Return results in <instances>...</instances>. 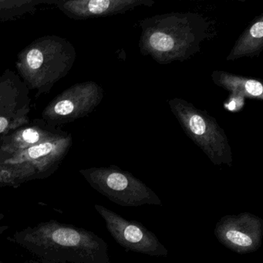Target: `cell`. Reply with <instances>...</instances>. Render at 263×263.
<instances>
[{
  "instance_id": "cell-1",
  "label": "cell",
  "mask_w": 263,
  "mask_h": 263,
  "mask_svg": "<svg viewBox=\"0 0 263 263\" xmlns=\"http://www.w3.org/2000/svg\"><path fill=\"white\" fill-rule=\"evenodd\" d=\"M8 240L41 259L58 263H110L107 242L93 232L55 220L17 231Z\"/></svg>"
},
{
  "instance_id": "cell-2",
  "label": "cell",
  "mask_w": 263,
  "mask_h": 263,
  "mask_svg": "<svg viewBox=\"0 0 263 263\" xmlns=\"http://www.w3.org/2000/svg\"><path fill=\"white\" fill-rule=\"evenodd\" d=\"M140 52L159 64L184 61L201 50L209 23L196 13H169L140 21Z\"/></svg>"
},
{
  "instance_id": "cell-3",
  "label": "cell",
  "mask_w": 263,
  "mask_h": 263,
  "mask_svg": "<svg viewBox=\"0 0 263 263\" xmlns=\"http://www.w3.org/2000/svg\"><path fill=\"white\" fill-rule=\"evenodd\" d=\"M169 107L185 135L205 154L215 165L232 167V147L216 119L182 98L167 101Z\"/></svg>"
},
{
  "instance_id": "cell-4",
  "label": "cell",
  "mask_w": 263,
  "mask_h": 263,
  "mask_svg": "<svg viewBox=\"0 0 263 263\" xmlns=\"http://www.w3.org/2000/svg\"><path fill=\"white\" fill-rule=\"evenodd\" d=\"M97 192L122 207L162 205L158 195L130 172L117 166L82 172Z\"/></svg>"
},
{
  "instance_id": "cell-5",
  "label": "cell",
  "mask_w": 263,
  "mask_h": 263,
  "mask_svg": "<svg viewBox=\"0 0 263 263\" xmlns=\"http://www.w3.org/2000/svg\"><path fill=\"white\" fill-rule=\"evenodd\" d=\"M95 208L105 221L112 238L126 251L155 257L168 255V251L158 237L141 223L126 219L101 204H95Z\"/></svg>"
},
{
  "instance_id": "cell-6",
  "label": "cell",
  "mask_w": 263,
  "mask_h": 263,
  "mask_svg": "<svg viewBox=\"0 0 263 263\" xmlns=\"http://www.w3.org/2000/svg\"><path fill=\"white\" fill-rule=\"evenodd\" d=\"M214 234L230 250L238 254L252 253L262 243L263 220L249 212L226 215L217 222Z\"/></svg>"
},
{
  "instance_id": "cell-7",
  "label": "cell",
  "mask_w": 263,
  "mask_h": 263,
  "mask_svg": "<svg viewBox=\"0 0 263 263\" xmlns=\"http://www.w3.org/2000/svg\"><path fill=\"white\" fill-rule=\"evenodd\" d=\"M212 78L217 86L228 90L232 95H240L246 99L263 101V84L258 80L245 78L221 70L212 72Z\"/></svg>"
},
{
  "instance_id": "cell-8",
  "label": "cell",
  "mask_w": 263,
  "mask_h": 263,
  "mask_svg": "<svg viewBox=\"0 0 263 263\" xmlns=\"http://www.w3.org/2000/svg\"><path fill=\"white\" fill-rule=\"evenodd\" d=\"M263 50V13L255 18L252 24L241 33L232 47L226 61L241 58L258 57Z\"/></svg>"
},
{
  "instance_id": "cell-9",
  "label": "cell",
  "mask_w": 263,
  "mask_h": 263,
  "mask_svg": "<svg viewBox=\"0 0 263 263\" xmlns=\"http://www.w3.org/2000/svg\"><path fill=\"white\" fill-rule=\"evenodd\" d=\"M53 148V144L49 142L44 143V144L30 147L27 155L30 159L37 160L48 155L52 152Z\"/></svg>"
},
{
  "instance_id": "cell-10",
  "label": "cell",
  "mask_w": 263,
  "mask_h": 263,
  "mask_svg": "<svg viewBox=\"0 0 263 263\" xmlns=\"http://www.w3.org/2000/svg\"><path fill=\"white\" fill-rule=\"evenodd\" d=\"M246 104V98L240 95L230 93L224 107L229 112H239Z\"/></svg>"
},
{
  "instance_id": "cell-11",
  "label": "cell",
  "mask_w": 263,
  "mask_h": 263,
  "mask_svg": "<svg viewBox=\"0 0 263 263\" xmlns=\"http://www.w3.org/2000/svg\"><path fill=\"white\" fill-rule=\"evenodd\" d=\"M27 60L29 67L33 70H36L40 68L44 63V55L41 50L33 49L27 53Z\"/></svg>"
},
{
  "instance_id": "cell-12",
  "label": "cell",
  "mask_w": 263,
  "mask_h": 263,
  "mask_svg": "<svg viewBox=\"0 0 263 263\" xmlns=\"http://www.w3.org/2000/svg\"><path fill=\"white\" fill-rule=\"evenodd\" d=\"M74 110V104L69 100L60 101L55 105L54 111L61 116L70 115Z\"/></svg>"
},
{
  "instance_id": "cell-13",
  "label": "cell",
  "mask_w": 263,
  "mask_h": 263,
  "mask_svg": "<svg viewBox=\"0 0 263 263\" xmlns=\"http://www.w3.org/2000/svg\"><path fill=\"white\" fill-rule=\"evenodd\" d=\"M23 138L28 143H36L39 140L40 135L34 129L29 128L23 132Z\"/></svg>"
},
{
  "instance_id": "cell-14",
  "label": "cell",
  "mask_w": 263,
  "mask_h": 263,
  "mask_svg": "<svg viewBox=\"0 0 263 263\" xmlns=\"http://www.w3.org/2000/svg\"><path fill=\"white\" fill-rule=\"evenodd\" d=\"M7 126H8V121L5 118L0 117V133L6 130Z\"/></svg>"
},
{
  "instance_id": "cell-15",
  "label": "cell",
  "mask_w": 263,
  "mask_h": 263,
  "mask_svg": "<svg viewBox=\"0 0 263 263\" xmlns=\"http://www.w3.org/2000/svg\"><path fill=\"white\" fill-rule=\"evenodd\" d=\"M4 218H5V215H4V213H2V212H0V221H2ZM8 229V226H5V224L2 226V224H1V226H0V235L4 234V232H5Z\"/></svg>"
},
{
  "instance_id": "cell-16",
  "label": "cell",
  "mask_w": 263,
  "mask_h": 263,
  "mask_svg": "<svg viewBox=\"0 0 263 263\" xmlns=\"http://www.w3.org/2000/svg\"><path fill=\"white\" fill-rule=\"evenodd\" d=\"M25 263H58L54 261H47V260L40 259V260H30V261H26Z\"/></svg>"
},
{
  "instance_id": "cell-17",
  "label": "cell",
  "mask_w": 263,
  "mask_h": 263,
  "mask_svg": "<svg viewBox=\"0 0 263 263\" xmlns=\"http://www.w3.org/2000/svg\"><path fill=\"white\" fill-rule=\"evenodd\" d=\"M0 263H10V262H5V261H0Z\"/></svg>"
}]
</instances>
